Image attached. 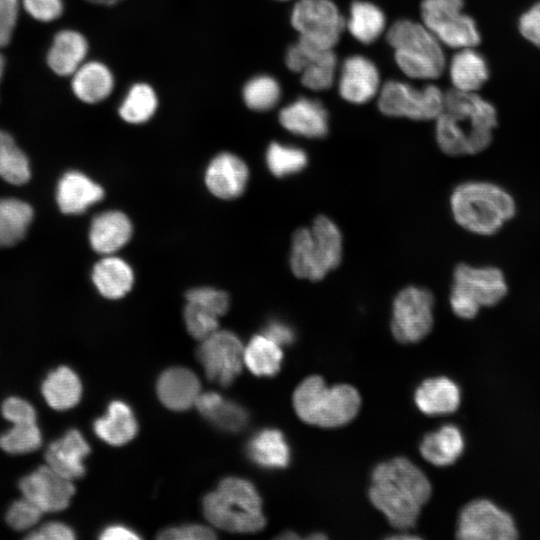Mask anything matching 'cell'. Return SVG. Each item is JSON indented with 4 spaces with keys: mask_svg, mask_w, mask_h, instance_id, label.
<instances>
[{
    "mask_svg": "<svg viewBox=\"0 0 540 540\" xmlns=\"http://www.w3.org/2000/svg\"><path fill=\"white\" fill-rule=\"evenodd\" d=\"M498 125L495 107L476 92L451 89L436 118V141L449 156H472L485 151Z\"/></svg>",
    "mask_w": 540,
    "mask_h": 540,
    "instance_id": "1",
    "label": "cell"
},
{
    "mask_svg": "<svg viewBox=\"0 0 540 540\" xmlns=\"http://www.w3.org/2000/svg\"><path fill=\"white\" fill-rule=\"evenodd\" d=\"M371 479L370 500L390 524L402 530L414 526L432 491L423 471L409 459L396 457L378 464Z\"/></svg>",
    "mask_w": 540,
    "mask_h": 540,
    "instance_id": "2",
    "label": "cell"
},
{
    "mask_svg": "<svg viewBox=\"0 0 540 540\" xmlns=\"http://www.w3.org/2000/svg\"><path fill=\"white\" fill-rule=\"evenodd\" d=\"M454 221L478 236L497 234L517 214L513 195L491 181L468 180L454 187L449 199Z\"/></svg>",
    "mask_w": 540,
    "mask_h": 540,
    "instance_id": "3",
    "label": "cell"
},
{
    "mask_svg": "<svg viewBox=\"0 0 540 540\" xmlns=\"http://www.w3.org/2000/svg\"><path fill=\"white\" fill-rule=\"evenodd\" d=\"M203 512L214 526L233 533H255L266 523L261 497L250 481L226 477L203 499Z\"/></svg>",
    "mask_w": 540,
    "mask_h": 540,
    "instance_id": "4",
    "label": "cell"
},
{
    "mask_svg": "<svg viewBox=\"0 0 540 540\" xmlns=\"http://www.w3.org/2000/svg\"><path fill=\"white\" fill-rule=\"evenodd\" d=\"M360 405L356 388L348 384L329 387L317 375L305 378L293 393V407L298 417L323 428L349 423L357 415Z\"/></svg>",
    "mask_w": 540,
    "mask_h": 540,
    "instance_id": "5",
    "label": "cell"
},
{
    "mask_svg": "<svg viewBox=\"0 0 540 540\" xmlns=\"http://www.w3.org/2000/svg\"><path fill=\"white\" fill-rule=\"evenodd\" d=\"M342 251L338 226L330 218L320 215L310 227L294 232L289 255L291 271L301 279L321 280L339 266Z\"/></svg>",
    "mask_w": 540,
    "mask_h": 540,
    "instance_id": "6",
    "label": "cell"
},
{
    "mask_svg": "<svg viewBox=\"0 0 540 540\" xmlns=\"http://www.w3.org/2000/svg\"><path fill=\"white\" fill-rule=\"evenodd\" d=\"M386 38L394 50L396 64L406 76L433 80L443 73L442 43L423 23L398 20L389 27Z\"/></svg>",
    "mask_w": 540,
    "mask_h": 540,
    "instance_id": "7",
    "label": "cell"
},
{
    "mask_svg": "<svg viewBox=\"0 0 540 540\" xmlns=\"http://www.w3.org/2000/svg\"><path fill=\"white\" fill-rule=\"evenodd\" d=\"M508 292V282L499 267L461 262L453 270L449 304L457 317L470 320L482 308L498 305Z\"/></svg>",
    "mask_w": 540,
    "mask_h": 540,
    "instance_id": "8",
    "label": "cell"
},
{
    "mask_svg": "<svg viewBox=\"0 0 540 540\" xmlns=\"http://www.w3.org/2000/svg\"><path fill=\"white\" fill-rule=\"evenodd\" d=\"M379 110L392 117L413 120H436L444 107L445 93L436 85L416 88L408 83L391 80L379 91Z\"/></svg>",
    "mask_w": 540,
    "mask_h": 540,
    "instance_id": "9",
    "label": "cell"
},
{
    "mask_svg": "<svg viewBox=\"0 0 540 540\" xmlns=\"http://www.w3.org/2000/svg\"><path fill=\"white\" fill-rule=\"evenodd\" d=\"M464 0H423L422 23L451 48L476 47L481 40L473 18L463 13Z\"/></svg>",
    "mask_w": 540,
    "mask_h": 540,
    "instance_id": "10",
    "label": "cell"
},
{
    "mask_svg": "<svg viewBox=\"0 0 540 540\" xmlns=\"http://www.w3.org/2000/svg\"><path fill=\"white\" fill-rule=\"evenodd\" d=\"M434 296L426 288L408 286L398 292L392 305L391 331L403 344L426 337L434 323Z\"/></svg>",
    "mask_w": 540,
    "mask_h": 540,
    "instance_id": "11",
    "label": "cell"
},
{
    "mask_svg": "<svg viewBox=\"0 0 540 540\" xmlns=\"http://www.w3.org/2000/svg\"><path fill=\"white\" fill-rule=\"evenodd\" d=\"M291 24L299 39L322 49H333L345 20L331 0H299L291 13Z\"/></svg>",
    "mask_w": 540,
    "mask_h": 540,
    "instance_id": "12",
    "label": "cell"
},
{
    "mask_svg": "<svg viewBox=\"0 0 540 540\" xmlns=\"http://www.w3.org/2000/svg\"><path fill=\"white\" fill-rule=\"evenodd\" d=\"M197 357L210 381L229 386L242 371L244 346L233 332L217 330L202 340Z\"/></svg>",
    "mask_w": 540,
    "mask_h": 540,
    "instance_id": "13",
    "label": "cell"
},
{
    "mask_svg": "<svg viewBox=\"0 0 540 540\" xmlns=\"http://www.w3.org/2000/svg\"><path fill=\"white\" fill-rule=\"evenodd\" d=\"M456 534L462 540H513L518 537L513 518L486 499L473 500L463 507Z\"/></svg>",
    "mask_w": 540,
    "mask_h": 540,
    "instance_id": "14",
    "label": "cell"
},
{
    "mask_svg": "<svg viewBox=\"0 0 540 540\" xmlns=\"http://www.w3.org/2000/svg\"><path fill=\"white\" fill-rule=\"evenodd\" d=\"M19 489L22 496L34 502L44 513L64 510L75 493L72 480L61 476L47 464L22 477Z\"/></svg>",
    "mask_w": 540,
    "mask_h": 540,
    "instance_id": "15",
    "label": "cell"
},
{
    "mask_svg": "<svg viewBox=\"0 0 540 540\" xmlns=\"http://www.w3.org/2000/svg\"><path fill=\"white\" fill-rule=\"evenodd\" d=\"M380 91V75L376 65L361 55L348 57L341 69L339 93L354 104L371 100Z\"/></svg>",
    "mask_w": 540,
    "mask_h": 540,
    "instance_id": "16",
    "label": "cell"
},
{
    "mask_svg": "<svg viewBox=\"0 0 540 540\" xmlns=\"http://www.w3.org/2000/svg\"><path fill=\"white\" fill-rule=\"evenodd\" d=\"M249 179L246 163L237 155L223 152L209 163L205 173L208 190L220 199H234L245 190Z\"/></svg>",
    "mask_w": 540,
    "mask_h": 540,
    "instance_id": "17",
    "label": "cell"
},
{
    "mask_svg": "<svg viewBox=\"0 0 540 540\" xmlns=\"http://www.w3.org/2000/svg\"><path fill=\"white\" fill-rule=\"evenodd\" d=\"M90 447L77 429L68 430L53 441L45 452L46 464L61 476L75 480L85 474L84 459Z\"/></svg>",
    "mask_w": 540,
    "mask_h": 540,
    "instance_id": "18",
    "label": "cell"
},
{
    "mask_svg": "<svg viewBox=\"0 0 540 540\" xmlns=\"http://www.w3.org/2000/svg\"><path fill=\"white\" fill-rule=\"evenodd\" d=\"M280 124L289 132L307 137L322 138L328 132V114L315 99L300 97L279 113Z\"/></svg>",
    "mask_w": 540,
    "mask_h": 540,
    "instance_id": "19",
    "label": "cell"
},
{
    "mask_svg": "<svg viewBox=\"0 0 540 540\" xmlns=\"http://www.w3.org/2000/svg\"><path fill=\"white\" fill-rule=\"evenodd\" d=\"M104 197L103 188L79 171H68L58 181L56 202L64 214L77 215Z\"/></svg>",
    "mask_w": 540,
    "mask_h": 540,
    "instance_id": "20",
    "label": "cell"
},
{
    "mask_svg": "<svg viewBox=\"0 0 540 540\" xmlns=\"http://www.w3.org/2000/svg\"><path fill=\"white\" fill-rule=\"evenodd\" d=\"M156 389L164 406L174 411H184L196 403L200 382L191 370L172 367L159 376Z\"/></svg>",
    "mask_w": 540,
    "mask_h": 540,
    "instance_id": "21",
    "label": "cell"
},
{
    "mask_svg": "<svg viewBox=\"0 0 540 540\" xmlns=\"http://www.w3.org/2000/svg\"><path fill=\"white\" fill-rule=\"evenodd\" d=\"M130 219L121 211L110 210L95 216L89 230L91 247L97 253L111 255L132 236Z\"/></svg>",
    "mask_w": 540,
    "mask_h": 540,
    "instance_id": "22",
    "label": "cell"
},
{
    "mask_svg": "<svg viewBox=\"0 0 540 540\" xmlns=\"http://www.w3.org/2000/svg\"><path fill=\"white\" fill-rule=\"evenodd\" d=\"M88 42L78 31L64 29L57 32L47 51L46 62L59 76H72L85 62Z\"/></svg>",
    "mask_w": 540,
    "mask_h": 540,
    "instance_id": "23",
    "label": "cell"
},
{
    "mask_svg": "<svg viewBox=\"0 0 540 540\" xmlns=\"http://www.w3.org/2000/svg\"><path fill=\"white\" fill-rule=\"evenodd\" d=\"M414 400L419 410L427 415H445L458 409L460 389L447 377L429 378L418 386Z\"/></svg>",
    "mask_w": 540,
    "mask_h": 540,
    "instance_id": "24",
    "label": "cell"
},
{
    "mask_svg": "<svg viewBox=\"0 0 540 540\" xmlns=\"http://www.w3.org/2000/svg\"><path fill=\"white\" fill-rule=\"evenodd\" d=\"M195 405L205 419L226 432L241 431L249 420V414L242 405L214 391L200 393Z\"/></svg>",
    "mask_w": 540,
    "mask_h": 540,
    "instance_id": "25",
    "label": "cell"
},
{
    "mask_svg": "<svg viewBox=\"0 0 540 540\" xmlns=\"http://www.w3.org/2000/svg\"><path fill=\"white\" fill-rule=\"evenodd\" d=\"M249 459L267 469L285 468L291 460V450L283 433L275 428L256 432L246 445Z\"/></svg>",
    "mask_w": 540,
    "mask_h": 540,
    "instance_id": "26",
    "label": "cell"
},
{
    "mask_svg": "<svg viewBox=\"0 0 540 540\" xmlns=\"http://www.w3.org/2000/svg\"><path fill=\"white\" fill-rule=\"evenodd\" d=\"M71 88L80 101L96 104L112 93L114 77L105 64L99 61L84 62L72 75Z\"/></svg>",
    "mask_w": 540,
    "mask_h": 540,
    "instance_id": "27",
    "label": "cell"
},
{
    "mask_svg": "<svg viewBox=\"0 0 540 540\" xmlns=\"http://www.w3.org/2000/svg\"><path fill=\"white\" fill-rule=\"evenodd\" d=\"M93 429L105 443L120 446L135 437L138 424L131 407L115 400L109 404L106 414L94 421Z\"/></svg>",
    "mask_w": 540,
    "mask_h": 540,
    "instance_id": "28",
    "label": "cell"
},
{
    "mask_svg": "<svg viewBox=\"0 0 540 540\" xmlns=\"http://www.w3.org/2000/svg\"><path fill=\"white\" fill-rule=\"evenodd\" d=\"M92 281L103 297L116 300L131 290L134 273L125 260L107 255L94 265Z\"/></svg>",
    "mask_w": 540,
    "mask_h": 540,
    "instance_id": "29",
    "label": "cell"
},
{
    "mask_svg": "<svg viewBox=\"0 0 540 540\" xmlns=\"http://www.w3.org/2000/svg\"><path fill=\"white\" fill-rule=\"evenodd\" d=\"M303 49L302 84L314 91L328 89L334 81L337 58L333 49H322L298 38Z\"/></svg>",
    "mask_w": 540,
    "mask_h": 540,
    "instance_id": "30",
    "label": "cell"
},
{
    "mask_svg": "<svg viewBox=\"0 0 540 540\" xmlns=\"http://www.w3.org/2000/svg\"><path fill=\"white\" fill-rule=\"evenodd\" d=\"M41 392L51 408L64 411L76 406L80 401L82 383L71 368L59 366L47 374L41 384Z\"/></svg>",
    "mask_w": 540,
    "mask_h": 540,
    "instance_id": "31",
    "label": "cell"
},
{
    "mask_svg": "<svg viewBox=\"0 0 540 540\" xmlns=\"http://www.w3.org/2000/svg\"><path fill=\"white\" fill-rule=\"evenodd\" d=\"M449 75L454 89L476 92L489 78L484 57L474 47L460 49L451 59Z\"/></svg>",
    "mask_w": 540,
    "mask_h": 540,
    "instance_id": "32",
    "label": "cell"
},
{
    "mask_svg": "<svg viewBox=\"0 0 540 540\" xmlns=\"http://www.w3.org/2000/svg\"><path fill=\"white\" fill-rule=\"evenodd\" d=\"M464 439L460 429L452 424L426 434L420 444L424 459L435 466H448L462 454Z\"/></svg>",
    "mask_w": 540,
    "mask_h": 540,
    "instance_id": "33",
    "label": "cell"
},
{
    "mask_svg": "<svg viewBox=\"0 0 540 540\" xmlns=\"http://www.w3.org/2000/svg\"><path fill=\"white\" fill-rule=\"evenodd\" d=\"M32 206L21 199H0V247L6 248L19 243L33 221Z\"/></svg>",
    "mask_w": 540,
    "mask_h": 540,
    "instance_id": "34",
    "label": "cell"
},
{
    "mask_svg": "<svg viewBox=\"0 0 540 540\" xmlns=\"http://www.w3.org/2000/svg\"><path fill=\"white\" fill-rule=\"evenodd\" d=\"M281 348L263 333L255 335L244 347V364L257 376H274L282 364Z\"/></svg>",
    "mask_w": 540,
    "mask_h": 540,
    "instance_id": "35",
    "label": "cell"
},
{
    "mask_svg": "<svg viewBox=\"0 0 540 540\" xmlns=\"http://www.w3.org/2000/svg\"><path fill=\"white\" fill-rule=\"evenodd\" d=\"M385 26V15L378 6L366 1L352 3L347 27L356 40L371 44L383 33Z\"/></svg>",
    "mask_w": 540,
    "mask_h": 540,
    "instance_id": "36",
    "label": "cell"
},
{
    "mask_svg": "<svg viewBox=\"0 0 540 540\" xmlns=\"http://www.w3.org/2000/svg\"><path fill=\"white\" fill-rule=\"evenodd\" d=\"M31 177L25 152L7 131L0 128V178L13 185L26 184Z\"/></svg>",
    "mask_w": 540,
    "mask_h": 540,
    "instance_id": "37",
    "label": "cell"
},
{
    "mask_svg": "<svg viewBox=\"0 0 540 540\" xmlns=\"http://www.w3.org/2000/svg\"><path fill=\"white\" fill-rule=\"evenodd\" d=\"M158 98L146 83H136L128 90L119 107L120 117L130 124L147 122L156 112Z\"/></svg>",
    "mask_w": 540,
    "mask_h": 540,
    "instance_id": "38",
    "label": "cell"
},
{
    "mask_svg": "<svg viewBox=\"0 0 540 540\" xmlns=\"http://www.w3.org/2000/svg\"><path fill=\"white\" fill-rule=\"evenodd\" d=\"M307 162L308 158L305 151L296 146L273 142L266 151L267 167L278 178L302 171Z\"/></svg>",
    "mask_w": 540,
    "mask_h": 540,
    "instance_id": "39",
    "label": "cell"
},
{
    "mask_svg": "<svg viewBox=\"0 0 540 540\" xmlns=\"http://www.w3.org/2000/svg\"><path fill=\"white\" fill-rule=\"evenodd\" d=\"M42 445V433L37 422L12 424L0 435V448L12 455L31 453Z\"/></svg>",
    "mask_w": 540,
    "mask_h": 540,
    "instance_id": "40",
    "label": "cell"
},
{
    "mask_svg": "<svg viewBox=\"0 0 540 540\" xmlns=\"http://www.w3.org/2000/svg\"><path fill=\"white\" fill-rule=\"evenodd\" d=\"M280 95L279 83L269 75L253 77L243 88V99L247 107L260 112L272 109Z\"/></svg>",
    "mask_w": 540,
    "mask_h": 540,
    "instance_id": "41",
    "label": "cell"
},
{
    "mask_svg": "<svg viewBox=\"0 0 540 540\" xmlns=\"http://www.w3.org/2000/svg\"><path fill=\"white\" fill-rule=\"evenodd\" d=\"M184 321L188 332L199 340L218 330V316L190 302L184 308Z\"/></svg>",
    "mask_w": 540,
    "mask_h": 540,
    "instance_id": "42",
    "label": "cell"
},
{
    "mask_svg": "<svg viewBox=\"0 0 540 540\" xmlns=\"http://www.w3.org/2000/svg\"><path fill=\"white\" fill-rule=\"evenodd\" d=\"M44 512L31 500L22 496L9 506L6 512V522L18 531L28 530L34 527L41 519Z\"/></svg>",
    "mask_w": 540,
    "mask_h": 540,
    "instance_id": "43",
    "label": "cell"
},
{
    "mask_svg": "<svg viewBox=\"0 0 540 540\" xmlns=\"http://www.w3.org/2000/svg\"><path fill=\"white\" fill-rule=\"evenodd\" d=\"M187 302L198 305L218 317L229 308V297L226 292L212 287H197L186 293Z\"/></svg>",
    "mask_w": 540,
    "mask_h": 540,
    "instance_id": "44",
    "label": "cell"
},
{
    "mask_svg": "<svg viewBox=\"0 0 540 540\" xmlns=\"http://www.w3.org/2000/svg\"><path fill=\"white\" fill-rule=\"evenodd\" d=\"M1 413L12 424L37 422L35 408L27 400L20 397L6 398L1 405Z\"/></svg>",
    "mask_w": 540,
    "mask_h": 540,
    "instance_id": "45",
    "label": "cell"
},
{
    "mask_svg": "<svg viewBox=\"0 0 540 540\" xmlns=\"http://www.w3.org/2000/svg\"><path fill=\"white\" fill-rule=\"evenodd\" d=\"M27 14L40 22H52L63 13V0H21Z\"/></svg>",
    "mask_w": 540,
    "mask_h": 540,
    "instance_id": "46",
    "label": "cell"
},
{
    "mask_svg": "<svg viewBox=\"0 0 540 540\" xmlns=\"http://www.w3.org/2000/svg\"><path fill=\"white\" fill-rule=\"evenodd\" d=\"M158 538L165 540H210L215 539L216 535L214 531L207 526L187 524L166 528L159 533Z\"/></svg>",
    "mask_w": 540,
    "mask_h": 540,
    "instance_id": "47",
    "label": "cell"
},
{
    "mask_svg": "<svg viewBox=\"0 0 540 540\" xmlns=\"http://www.w3.org/2000/svg\"><path fill=\"white\" fill-rule=\"evenodd\" d=\"M21 0H0V48L11 41L19 16Z\"/></svg>",
    "mask_w": 540,
    "mask_h": 540,
    "instance_id": "48",
    "label": "cell"
},
{
    "mask_svg": "<svg viewBox=\"0 0 540 540\" xmlns=\"http://www.w3.org/2000/svg\"><path fill=\"white\" fill-rule=\"evenodd\" d=\"M518 28L526 40L540 47V1L521 15Z\"/></svg>",
    "mask_w": 540,
    "mask_h": 540,
    "instance_id": "49",
    "label": "cell"
},
{
    "mask_svg": "<svg viewBox=\"0 0 540 540\" xmlns=\"http://www.w3.org/2000/svg\"><path fill=\"white\" fill-rule=\"evenodd\" d=\"M74 538V530L59 521L45 523L26 536L29 540H73Z\"/></svg>",
    "mask_w": 540,
    "mask_h": 540,
    "instance_id": "50",
    "label": "cell"
},
{
    "mask_svg": "<svg viewBox=\"0 0 540 540\" xmlns=\"http://www.w3.org/2000/svg\"><path fill=\"white\" fill-rule=\"evenodd\" d=\"M263 334L281 347L291 345L295 340V332L292 326L280 320L268 322Z\"/></svg>",
    "mask_w": 540,
    "mask_h": 540,
    "instance_id": "51",
    "label": "cell"
},
{
    "mask_svg": "<svg viewBox=\"0 0 540 540\" xmlns=\"http://www.w3.org/2000/svg\"><path fill=\"white\" fill-rule=\"evenodd\" d=\"M99 538L104 540H134L139 539L140 536L124 525L114 524L105 527L101 531Z\"/></svg>",
    "mask_w": 540,
    "mask_h": 540,
    "instance_id": "52",
    "label": "cell"
},
{
    "mask_svg": "<svg viewBox=\"0 0 540 540\" xmlns=\"http://www.w3.org/2000/svg\"><path fill=\"white\" fill-rule=\"evenodd\" d=\"M85 1L92 4H96V5L112 6L119 3L122 0H85Z\"/></svg>",
    "mask_w": 540,
    "mask_h": 540,
    "instance_id": "53",
    "label": "cell"
},
{
    "mask_svg": "<svg viewBox=\"0 0 540 540\" xmlns=\"http://www.w3.org/2000/svg\"><path fill=\"white\" fill-rule=\"evenodd\" d=\"M278 538H281V539H295V538H298V536L294 532L286 531L285 533H282Z\"/></svg>",
    "mask_w": 540,
    "mask_h": 540,
    "instance_id": "54",
    "label": "cell"
},
{
    "mask_svg": "<svg viewBox=\"0 0 540 540\" xmlns=\"http://www.w3.org/2000/svg\"><path fill=\"white\" fill-rule=\"evenodd\" d=\"M4 70H5V59L3 55L0 53V82L3 78Z\"/></svg>",
    "mask_w": 540,
    "mask_h": 540,
    "instance_id": "55",
    "label": "cell"
},
{
    "mask_svg": "<svg viewBox=\"0 0 540 540\" xmlns=\"http://www.w3.org/2000/svg\"><path fill=\"white\" fill-rule=\"evenodd\" d=\"M279 1H285V0H279Z\"/></svg>",
    "mask_w": 540,
    "mask_h": 540,
    "instance_id": "56",
    "label": "cell"
}]
</instances>
